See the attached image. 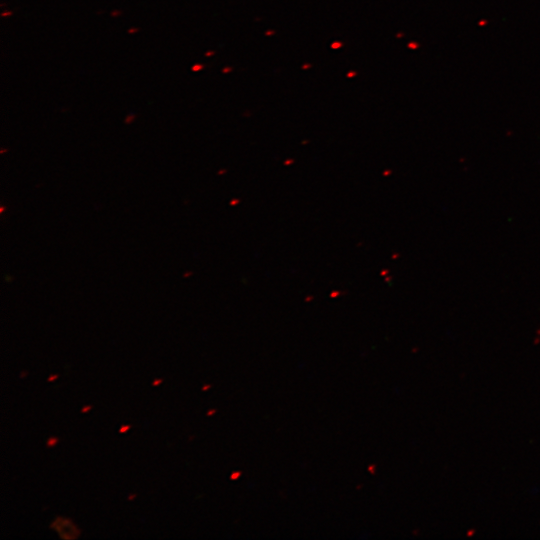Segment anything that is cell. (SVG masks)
<instances>
[{
	"instance_id": "cell-10",
	"label": "cell",
	"mask_w": 540,
	"mask_h": 540,
	"mask_svg": "<svg viewBox=\"0 0 540 540\" xmlns=\"http://www.w3.org/2000/svg\"><path fill=\"white\" fill-rule=\"evenodd\" d=\"M214 412H215V410H211V411H209L207 414H208V415H211V414H213Z\"/></svg>"
},
{
	"instance_id": "cell-4",
	"label": "cell",
	"mask_w": 540,
	"mask_h": 540,
	"mask_svg": "<svg viewBox=\"0 0 540 540\" xmlns=\"http://www.w3.org/2000/svg\"><path fill=\"white\" fill-rule=\"evenodd\" d=\"M92 406L91 405H86L84 406L82 409H81V412L82 413H86V412H89L91 410Z\"/></svg>"
},
{
	"instance_id": "cell-6",
	"label": "cell",
	"mask_w": 540,
	"mask_h": 540,
	"mask_svg": "<svg viewBox=\"0 0 540 540\" xmlns=\"http://www.w3.org/2000/svg\"><path fill=\"white\" fill-rule=\"evenodd\" d=\"M162 383V379H155L153 382H152V386H157L159 384Z\"/></svg>"
},
{
	"instance_id": "cell-5",
	"label": "cell",
	"mask_w": 540,
	"mask_h": 540,
	"mask_svg": "<svg viewBox=\"0 0 540 540\" xmlns=\"http://www.w3.org/2000/svg\"><path fill=\"white\" fill-rule=\"evenodd\" d=\"M58 378V375L57 374H52L48 377V381L51 382V381H54Z\"/></svg>"
},
{
	"instance_id": "cell-2",
	"label": "cell",
	"mask_w": 540,
	"mask_h": 540,
	"mask_svg": "<svg viewBox=\"0 0 540 540\" xmlns=\"http://www.w3.org/2000/svg\"><path fill=\"white\" fill-rule=\"evenodd\" d=\"M59 439L57 437H49L47 439L46 445L47 447H54L58 443Z\"/></svg>"
},
{
	"instance_id": "cell-1",
	"label": "cell",
	"mask_w": 540,
	"mask_h": 540,
	"mask_svg": "<svg viewBox=\"0 0 540 540\" xmlns=\"http://www.w3.org/2000/svg\"><path fill=\"white\" fill-rule=\"evenodd\" d=\"M49 527L56 530L62 539H76L80 535V530L69 518L58 516Z\"/></svg>"
},
{
	"instance_id": "cell-7",
	"label": "cell",
	"mask_w": 540,
	"mask_h": 540,
	"mask_svg": "<svg viewBox=\"0 0 540 540\" xmlns=\"http://www.w3.org/2000/svg\"><path fill=\"white\" fill-rule=\"evenodd\" d=\"M199 69H201V65H195V66L192 67V70H194V71H197Z\"/></svg>"
},
{
	"instance_id": "cell-9",
	"label": "cell",
	"mask_w": 540,
	"mask_h": 540,
	"mask_svg": "<svg viewBox=\"0 0 540 540\" xmlns=\"http://www.w3.org/2000/svg\"><path fill=\"white\" fill-rule=\"evenodd\" d=\"M209 387H210V385H205V386L202 388V390L205 391V390L209 389Z\"/></svg>"
},
{
	"instance_id": "cell-3",
	"label": "cell",
	"mask_w": 540,
	"mask_h": 540,
	"mask_svg": "<svg viewBox=\"0 0 540 540\" xmlns=\"http://www.w3.org/2000/svg\"><path fill=\"white\" fill-rule=\"evenodd\" d=\"M131 428V425H122L119 428V433L123 434L126 433Z\"/></svg>"
},
{
	"instance_id": "cell-8",
	"label": "cell",
	"mask_w": 540,
	"mask_h": 540,
	"mask_svg": "<svg viewBox=\"0 0 540 540\" xmlns=\"http://www.w3.org/2000/svg\"><path fill=\"white\" fill-rule=\"evenodd\" d=\"M135 497H136V494H132V495H130V496L128 497V500H132V499L135 498Z\"/></svg>"
}]
</instances>
